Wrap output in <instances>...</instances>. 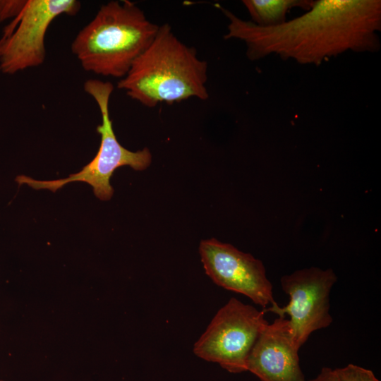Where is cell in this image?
Returning a JSON list of instances; mask_svg holds the SVG:
<instances>
[{"instance_id":"cell-10","label":"cell","mask_w":381,"mask_h":381,"mask_svg":"<svg viewBox=\"0 0 381 381\" xmlns=\"http://www.w3.org/2000/svg\"><path fill=\"white\" fill-rule=\"evenodd\" d=\"M253 23L261 27H274L286 22L294 8L310 10L314 0H243Z\"/></svg>"},{"instance_id":"cell-4","label":"cell","mask_w":381,"mask_h":381,"mask_svg":"<svg viewBox=\"0 0 381 381\" xmlns=\"http://www.w3.org/2000/svg\"><path fill=\"white\" fill-rule=\"evenodd\" d=\"M84 90L96 102L102 117V123L97 127L101 142L95 157L80 171L67 178L40 181L20 175L16 179L19 185L27 184L35 190L47 189L56 192L68 183L82 181L92 187L99 199L108 200L114 193L110 179L116 169L128 165L140 171L150 166L152 155L148 148L133 152L121 145L116 138L109 108L114 85L109 81L90 79L84 83Z\"/></svg>"},{"instance_id":"cell-3","label":"cell","mask_w":381,"mask_h":381,"mask_svg":"<svg viewBox=\"0 0 381 381\" xmlns=\"http://www.w3.org/2000/svg\"><path fill=\"white\" fill-rule=\"evenodd\" d=\"M135 3L111 1L79 31L71 50L84 70L123 78L159 29Z\"/></svg>"},{"instance_id":"cell-7","label":"cell","mask_w":381,"mask_h":381,"mask_svg":"<svg viewBox=\"0 0 381 381\" xmlns=\"http://www.w3.org/2000/svg\"><path fill=\"white\" fill-rule=\"evenodd\" d=\"M80 6L75 0H28L22 13L9 24L0 56V71L12 75L43 64L44 40L50 24L59 16L75 15Z\"/></svg>"},{"instance_id":"cell-12","label":"cell","mask_w":381,"mask_h":381,"mask_svg":"<svg viewBox=\"0 0 381 381\" xmlns=\"http://www.w3.org/2000/svg\"><path fill=\"white\" fill-rule=\"evenodd\" d=\"M28 0H0V23L18 18L23 11Z\"/></svg>"},{"instance_id":"cell-8","label":"cell","mask_w":381,"mask_h":381,"mask_svg":"<svg viewBox=\"0 0 381 381\" xmlns=\"http://www.w3.org/2000/svg\"><path fill=\"white\" fill-rule=\"evenodd\" d=\"M199 252L206 274L218 286L245 295L263 309L277 303L260 260L215 238L202 241Z\"/></svg>"},{"instance_id":"cell-5","label":"cell","mask_w":381,"mask_h":381,"mask_svg":"<svg viewBox=\"0 0 381 381\" xmlns=\"http://www.w3.org/2000/svg\"><path fill=\"white\" fill-rule=\"evenodd\" d=\"M263 309L258 310L231 298L215 314L193 346L194 353L217 363L227 371L247 370L250 352L268 322Z\"/></svg>"},{"instance_id":"cell-6","label":"cell","mask_w":381,"mask_h":381,"mask_svg":"<svg viewBox=\"0 0 381 381\" xmlns=\"http://www.w3.org/2000/svg\"><path fill=\"white\" fill-rule=\"evenodd\" d=\"M336 282L337 276L332 269L313 267L296 270L281 278L282 289L290 298L288 304L281 307L276 303L263 310L280 318L289 315L291 334L301 347L313 332L332 322L329 294Z\"/></svg>"},{"instance_id":"cell-1","label":"cell","mask_w":381,"mask_h":381,"mask_svg":"<svg viewBox=\"0 0 381 381\" xmlns=\"http://www.w3.org/2000/svg\"><path fill=\"white\" fill-rule=\"evenodd\" d=\"M229 20L225 40L244 42L250 61L270 54L301 64L320 65L346 51L380 49V0H314L301 16L274 27H261L216 5Z\"/></svg>"},{"instance_id":"cell-14","label":"cell","mask_w":381,"mask_h":381,"mask_svg":"<svg viewBox=\"0 0 381 381\" xmlns=\"http://www.w3.org/2000/svg\"><path fill=\"white\" fill-rule=\"evenodd\" d=\"M9 30H10V26L8 25V26H7L6 28L5 29L3 35L0 38V56H1L3 48H4L7 36L8 35Z\"/></svg>"},{"instance_id":"cell-15","label":"cell","mask_w":381,"mask_h":381,"mask_svg":"<svg viewBox=\"0 0 381 381\" xmlns=\"http://www.w3.org/2000/svg\"><path fill=\"white\" fill-rule=\"evenodd\" d=\"M0 381H3V380H0Z\"/></svg>"},{"instance_id":"cell-11","label":"cell","mask_w":381,"mask_h":381,"mask_svg":"<svg viewBox=\"0 0 381 381\" xmlns=\"http://www.w3.org/2000/svg\"><path fill=\"white\" fill-rule=\"evenodd\" d=\"M334 372L340 381H380L371 370L353 364L336 368Z\"/></svg>"},{"instance_id":"cell-9","label":"cell","mask_w":381,"mask_h":381,"mask_svg":"<svg viewBox=\"0 0 381 381\" xmlns=\"http://www.w3.org/2000/svg\"><path fill=\"white\" fill-rule=\"evenodd\" d=\"M289 320L277 318L267 324L255 342L247 370L261 381H306Z\"/></svg>"},{"instance_id":"cell-13","label":"cell","mask_w":381,"mask_h":381,"mask_svg":"<svg viewBox=\"0 0 381 381\" xmlns=\"http://www.w3.org/2000/svg\"><path fill=\"white\" fill-rule=\"evenodd\" d=\"M309 381H340L336 375L334 370L327 367L322 368L318 375Z\"/></svg>"},{"instance_id":"cell-2","label":"cell","mask_w":381,"mask_h":381,"mask_svg":"<svg viewBox=\"0 0 381 381\" xmlns=\"http://www.w3.org/2000/svg\"><path fill=\"white\" fill-rule=\"evenodd\" d=\"M208 65L194 47L181 42L165 23L135 60L118 88L147 107L190 98L206 100Z\"/></svg>"}]
</instances>
